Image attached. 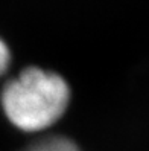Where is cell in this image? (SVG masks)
Masks as SVG:
<instances>
[{"label": "cell", "mask_w": 149, "mask_h": 151, "mask_svg": "<svg viewBox=\"0 0 149 151\" xmlns=\"http://www.w3.org/2000/svg\"><path fill=\"white\" fill-rule=\"evenodd\" d=\"M9 60H11V54H9V49H8L6 43L0 38V75H2L8 64H9Z\"/></svg>", "instance_id": "3957f363"}, {"label": "cell", "mask_w": 149, "mask_h": 151, "mask_svg": "<svg viewBox=\"0 0 149 151\" xmlns=\"http://www.w3.org/2000/svg\"><path fill=\"white\" fill-rule=\"evenodd\" d=\"M24 151H79V148L66 137H47L31 145Z\"/></svg>", "instance_id": "7a4b0ae2"}, {"label": "cell", "mask_w": 149, "mask_h": 151, "mask_svg": "<svg viewBox=\"0 0 149 151\" xmlns=\"http://www.w3.org/2000/svg\"><path fill=\"white\" fill-rule=\"evenodd\" d=\"M68 98V87L59 75L29 67L3 87L2 105L15 127L38 131L59 119Z\"/></svg>", "instance_id": "6da1fadb"}]
</instances>
